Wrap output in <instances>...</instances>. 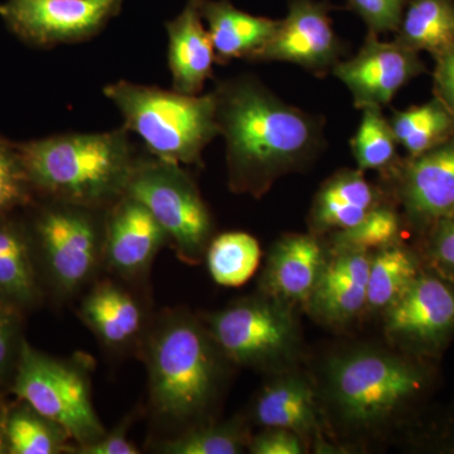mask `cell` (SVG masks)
Returning <instances> with one entry per match:
<instances>
[{"instance_id": "cell-34", "label": "cell", "mask_w": 454, "mask_h": 454, "mask_svg": "<svg viewBox=\"0 0 454 454\" xmlns=\"http://www.w3.org/2000/svg\"><path fill=\"white\" fill-rule=\"evenodd\" d=\"M427 253L435 273L454 283V210L429 227Z\"/></svg>"}, {"instance_id": "cell-15", "label": "cell", "mask_w": 454, "mask_h": 454, "mask_svg": "<svg viewBox=\"0 0 454 454\" xmlns=\"http://www.w3.org/2000/svg\"><path fill=\"white\" fill-rule=\"evenodd\" d=\"M169 244L162 226L143 203L122 196L106 214L103 267L124 280L148 273L158 252Z\"/></svg>"}, {"instance_id": "cell-12", "label": "cell", "mask_w": 454, "mask_h": 454, "mask_svg": "<svg viewBox=\"0 0 454 454\" xmlns=\"http://www.w3.org/2000/svg\"><path fill=\"white\" fill-rule=\"evenodd\" d=\"M331 9L327 2L288 0L286 17L252 62H286L319 77L333 74L346 43L334 32Z\"/></svg>"}, {"instance_id": "cell-8", "label": "cell", "mask_w": 454, "mask_h": 454, "mask_svg": "<svg viewBox=\"0 0 454 454\" xmlns=\"http://www.w3.org/2000/svg\"><path fill=\"white\" fill-rule=\"evenodd\" d=\"M127 195L148 208L187 264H199L214 239L215 223L196 182L181 164L138 158Z\"/></svg>"}, {"instance_id": "cell-28", "label": "cell", "mask_w": 454, "mask_h": 454, "mask_svg": "<svg viewBox=\"0 0 454 454\" xmlns=\"http://www.w3.org/2000/svg\"><path fill=\"white\" fill-rule=\"evenodd\" d=\"M361 112L360 125L349 143L352 155L358 169L363 172L376 170L385 177L402 160L397 153L399 143L381 107H365Z\"/></svg>"}, {"instance_id": "cell-14", "label": "cell", "mask_w": 454, "mask_h": 454, "mask_svg": "<svg viewBox=\"0 0 454 454\" xmlns=\"http://www.w3.org/2000/svg\"><path fill=\"white\" fill-rule=\"evenodd\" d=\"M406 220L417 229L429 230L454 210V136L435 148L400 160L385 176Z\"/></svg>"}, {"instance_id": "cell-39", "label": "cell", "mask_w": 454, "mask_h": 454, "mask_svg": "<svg viewBox=\"0 0 454 454\" xmlns=\"http://www.w3.org/2000/svg\"><path fill=\"white\" fill-rule=\"evenodd\" d=\"M9 409L0 406V454L8 453V424Z\"/></svg>"}, {"instance_id": "cell-30", "label": "cell", "mask_w": 454, "mask_h": 454, "mask_svg": "<svg viewBox=\"0 0 454 454\" xmlns=\"http://www.w3.org/2000/svg\"><path fill=\"white\" fill-rule=\"evenodd\" d=\"M241 420L200 424L177 437L166 439L155 450L164 454H239L250 442Z\"/></svg>"}, {"instance_id": "cell-21", "label": "cell", "mask_w": 454, "mask_h": 454, "mask_svg": "<svg viewBox=\"0 0 454 454\" xmlns=\"http://www.w3.org/2000/svg\"><path fill=\"white\" fill-rule=\"evenodd\" d=\"M253 420L264 428H282L298 433L309 443L325 446L319 422L316 391L298 373H283L265 385L253 405Z\"/></svg>"}, {"instance_id": "cell-20", "label": "cell", "mask_w": 454, "mask_h": 454, "mask_svg": "<svg viewBox=\"0 0 454 454\" xmlns=\"http://www.w3.org/2000/svg\"><path fill=\"white\" fill-rule=\"evenodd\" d=\"M168 35V67L173 90L187 95L202 94L216 64L214 44L200 13L199 0L166 23Z\"/></svg>"}, {"instance_id": "cell-38", "label": "cell", "mask_w": 454, "mask_h": 454, "mask_svg": "<svg viewBox=\"0 0 454 454\" xmlns=\"http://www.w3.org/2000/svg\"><path fill=\"white\" fill-rule=\"evenodd\" d=\"M434 94L454 118V46L435 57Z\"/></svg>"}, {"instance_id": "cell-18", "label": "cell", "mask_w": 454, "mask_h": 454, "mask_svg": "<svg viewBox=\"0 0 454 454\" xmlns=\"http://www.w3.org/2000/svg\"><path fill=\"white\" fill-rule=\"evenodd\" d=\"M380 187L367 181L365 172L340 169L317 191L309 215V232L322 236L346 231L387 201Z\"/></svg>"}, {"instance_id": "cell-37", "label": "cell", "mask_w": 454, "mask_h": 454, "mask_svg": "<svg viewBox=\"0 0 454 454\" xmlns=\"http://www.w3.org/2000/svg\"><path fill=\"white\" fill-rule=\"evenodd\" d=\"M133 417L124 418L110 433L91 443L76 446L71 444L67 453L77 454H139L140 450L128 437Z\"/></svg>"}, {"instance_id": "cell-36", "label": "cell", "mask_w": 454, "mask_h": 454, "mask_svg": "<svg viewBox=\"0 0 454 454\" xmlns=\"http://www.w3.org/2000/svg\"><path fill=\"white\" fill-rule=\"evenodd\" d=\"M247 450L253 454H303L309 450L306 439L282 428H265L250 439Z\"/></svg>"}, {"instance_id": "cell-22", "label": "cell", "mask_w": 454, "mask_h": 454, "mask_svg": "<svg viewBox=\"0 0 454 454\" xmlns=\"http://www.w3.org/2000/svg\"><path fill=\"white\" fill-rule=\"evenodd\" d=\"M199 7L219 65L241 59L252 62L279 23L240 11L229 0H199Z\"/></svg>"}, {"instance_id": "cell-27", "label": "cell", "mask_w": 454, "mask_h": 454, "mask_svg": "<svg viewBox=\"0 0 454 454\" xmlns=\"http://www.w3.org/2000/svg\"><path fill=\"white\" fill-rule=\"evenodd\" d=\"M206 262L212 279L226 288H238L252 279L259 268L262 249L258 240L247 232L231 231L214 236Z\"/></svg>"}, {"instance_id": "cell-1", "label": "cell", "mask_w": 454, "mask_h": 454, "mask_svg": "<svg viewBox=\"0 0 454 454\" xmlns=\"http://www.w3.org/2000/svg\"><path fill=\"white\" fill-rule=\"evenodd\" d=\"M212 92L232 192L260 199L324 149V118L286 103L252 74L223 80Z\"/></svg>"}, {"instance_id": "cell-25", "label": "cell", "mask_w": 454, "mask_h": 454, "mask_svg": "<svg viewBox=\"0 0 454 454\" xmlns=\"http://www.w3.org/2000/svg\"><path fill=\"white\" fill-rule=\"evenodd\" d=\"M389 122L408 157L435 148L454 136V118L438 98L423 106L393 110Z\"/></svg>"}, {"instance_id": "cell-19", "label": "cell", "mask_w": 454, "mask_h": 454, "mask_svg": "<svg viewBox=\"0 0 454 454\" xmlns=\"http://www.w3.org/2000/svg\"><path fill=\"white\" fill-rule=\"evenodd\" d=\"M80 318L109 349L130 348L145 337L146 313L136 294L121 283L101 280L86 293Z\"/></svg>"}, {"instance_id": "cell-4", "label": "cell", "mask_w": 454, "mask_h": 454, "mask_svg": "<svg viewBox=\"0 0 454 454\" xmlns=\"http://www.w3.org/2000/svg\"><path fill=\"white\" fill-rule=\"evenodd\" d=\"M142 138L149 154L181 166H202L206 146L219 136L214 92L181 94L176 90L116 82L103 90Z\"/></svg>"}, {"instance_id": "cell-31", "label": "cell", "mask_w": 454, "mask_h": 454, "mask_svg": "<svg viewBox=\"0 0 454 454\" xmlns=\"http://www.w3.org/2000/svg\"><path fill=\"white\" fill-rule=\"evenodd\" d=\"M403 217L387 199L373 208L358 225L331 236V247L373 253L399 243Z\"/></svg>"}, {"instance_id": "cell-3", "label": "cell", "mask_w": 454, "mask_h": 454, "mask_svg": "<svg viewBox=\"0 0 454 454\" xmlns=\"http://www.w3.org/2000/svg\"><path fill=\"white\" fill-rule=\"evenodd\" d=\"M145 339L155 417L178 426L195 422L219 395L225 356L206 325L184 312L164 316Z\"/></svg>"}, {"instance_id": "cell-16", "label": "cell", "mask_w": 454, "mask_h": 454, "mask_svg": "<svg viewBox=\"0 0 454 454\" xmlns=\"http://www.w3.org/2000/svg\"><path fill=\"white\" fill-rule=\"evenodd\" d=\"M330 253L322 236L312 232L284 235L269 253L260 293L292 309H306Z\"/></svg>"}, {"instance_id": "cell-26", "label": "cell", "mask_w": 454, "mask_h": 454, "mask_svg": "<svg viewBox=\"0 0 454 454\" xmlns=\"http://www.w3.org/2000/svg\"><path fill=\"white\" fill-rule=\"evenodd\" d=\"M419 273L418 259L400 243L372 253L366 309L382 313L389 309Z\"/></svg>"}, {"instance_id": "cell-5", "label": "cell", "mask_w": 454, "mask_h": 454, "mask_svg": "<svg viewBox=\"0 0 454 454\" xmlns=\"http://www.w3.org/2000/svg\"><path fill=\"white\" fill-rule=\"evenodd\" d=\"M423 385L419 367L381 349L345 352L325 370V394L334 415L343 426L361 432L385 428Z\"/></svg>"}, {"instance_id": "cell-6", "label": "cell", "mask_w": 454, "mask_h": 454, "mask_svg": "<svg viewBox=\"0 0 454 454\" xmlns=\"http://www.w3.org/2000/svg\"><path fill=\"white\" fill-rule=\"evenodd\" d=\"M13 391L22 403L62 427L76 446L98 441L106 433L95 411L89 365L82 357L49 356L23 340Z\"/></svg>"}, {"instance_id": "cell-2", "label": "cell", "mask_w": 454, "mask_h": 454, "mask_svg": "<svg viewBox=\"0 0 454 454\" xmlns=\"http://www.w3.org/2000/svg\"><path fill=\"white\" fill-rule=\"evenodd\" d=\"M130 131L67 133L17 142L35 195L107 210L127 195L138 155Z\"/></svg>"}, {"instance_id": "cell-11", "label": "cell", "mask_w": 454, "mask_h": 454, "mask_svg": "<svg viewBox=\"0 0 454 454\" xmlns=\"http://www.w3.org/2000/svg\"><path fill=\"white\" fill-rule=\"evenodd\" d=\"M382 316L394 346L411 354H434L454 334V283L420 270Z\"/></svg>"}, {"instance_id": "cell-33", "label": "cell", "mask_w": 454, "mask_h": 454, "mask_svg": "<svg viewBox=\"0 0 454 454\" xmlns=\"http://www.w3.org/2000/svg\"><path fill=\"white\" fill-rule=\"evenodd\" d=\"M408 0H348L354 11L365 22L369 35H387L397 31Z\"/></svg>"}, {"instance_id": "cell-23", "label": "cell", "mask_w": 454, "mask_h": 454, "mask_svg": "<svg viewBox=\"0 0 454 454\" xmlns=\"http://www.w3.org/2000/svg\"><path fill=\"white\" fill-rule=\"evenodd\" d=\"M41 298L29 226L0 215V301L13 309H29Z\"/></svg>"}, {"instance_id": "cell-10", "label": "cell", "mask_w": 454, "mask_h": 454, "mask_svg": "<svg viewBox=\"0 0 454 454\" xmlns=\"http://www.w3.org/2000/svg\"><path fill=\"white\" fill-rule=\"evenodd\" d=\"M121 7L122 0H7L0 18L28 46L52 49L91 40Z\"/></svg>"}, {"instance_id": "cell-7", "label": "cell", "mask_w": 454, "mask_h": 454, "mask_svg": "<svg viewBox=\"0 0 454 454\" xmlns=\"http://www.w3.org/2000/svg\"><path fill=\"white\" fill-rule=\"evenodd\" d=\"M106 210L43 199L33 211V243L53 291L71 297L103 267Z\"/></svg>"}, {"instance_id": "cell-17", "label": "cell", "mask_w": 454, "mask_h": 454, "mask_svg": "<svg viewBox=\"0 0 454 454\" xmlns=\"http://www.w3.org/2000/svg\"><path fill=\"white\" fill-rule=\"evenodd\" d=\"M372 254L331 247L324 273L306 309L322 324L343 325L366 309L367 278Z\"/></svg>"}, {"instance_id": "cell-13", "label": "cell", "mask_w": 454, "mask_h": 454, "mask_svg": "<svg viewBox=\"0 0 454 454\" xmlns=\"http://www.w3.org/2000/svg\"><path fill=\"white\" fill-rule=\"evenodd\" d=\"M426 73L419 53L394 42L369 35L354 57L342 59L333 70L348 91L358 110L390 106L397 92Z\"/></svg>"}, {"instance_id": "cell-32", "label": "cell", "mask_w": 454, "mask_h": 454, "mask_svg": "<svg viewBox=\"0 0 454 454\" xmlns=\"http://www.w3.org/2000/svg\"><path fill=\"white\" fill-rule=\"evenodd\" d=\"M35 196L17 142L0 138V215L29 207Z\"/></svg>"}, {"instance_id": "cell-9", "label": "cell", "mask_w": 454, "mask_h": 454, "mask_svg": "<svg viewBox=\"0 0 454 454\" xmlns=\"http://www.w3.org/2000/svg\"><path fill=\"white\" fill-rule=\"evenodd\" d=\"M293 310L260 293L212 313L205 325L226 360L250 369H283L300 351Z\"/></svg>"}, {"instance_id": "cell-35", "label": "cell", "mask_w": 454, "mask_h": 454, "mask_svg": "<svg viewBox=\"0 0 454 454\" xmlns=\"http://www.w3.org/2000/svg\"><path fill=\"white\" fill-rule=\"evenodd\" d=\"M22 342L18 309L0 301V384L16 370Z\"/></svg>"}, {"instance_id": "cell-29", "label": "cell", "mask_w": 454, "mask_h": 454, "mask_svg": "<svg viewBox=\"0 0 454 454\" xmlns=\"http://www.w3.org/2000/svg\"><path fill=\"white\" fill-rule=\"evenodd\" d=\"M7 437L9 454L67 453L71 446L62 427L26 403L9 409Z\"/></svg>"}, {"instance_id": "cell-24", "label": "cell", "mask_w": 454, "mask_h": 454, "mask_svg": "<svg viewBox=\"0 0 454 454\" xmlns=\"http://www.w3.org/2000/svg\"><path fill=\"white\" fill-rule=\"evenodd\" d=\"M396 43L433 57L454 46V0H408Z\"/></svg>"}]
</instances>
